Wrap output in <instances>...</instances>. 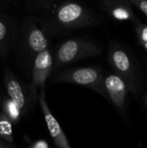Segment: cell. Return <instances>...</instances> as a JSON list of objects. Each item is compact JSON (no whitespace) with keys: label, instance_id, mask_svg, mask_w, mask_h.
<instances>
[{"label":"cell","instance_id":"11","mask_svg":"<svg viewBox=\"0 0 147 148\" xmlns=\"http://www.w3.org/2000/svg\"><path fill=\"white\" fill-rule=\"evenodd\" d=\"M12 37L11 21L0 15V53H5Z\"/></svg>","mask_w":147,"mask_h":148},{"label":"cell","instance_id":"8","mask_svg":"<svg viewBox=\"0 0 147 148\" xmlns=\"http://www.w3.org/2000/svg\"><path fill=\"white\" fill-rule=\"evenodd\" d=\"M104 86L107 99L120 110H124L127 93L130 92L127 83L115 73L108 74L104 78Z\"/></svg>","mask_w":147,"mask_h":148},{"label":"cell","instance_id":"14","mask_svg":"<svg viewBox=\"0 0 147 148\" xmlns=\"http://www.w3.org/2000/svg\"><path fill=\"white\" fill-rule=\"evenodd\" d=\"M135 31L136 36L140 45L147 42V24L139 23L136 20L135 22Z\"/></svg>","mask_w":147,"mask_h":148},{"label":"cell","instance_id":"17","mask_svg":"<svg viewBox=\"0 0 147 148\" xmlns=\"http://www.w3.org/2000/svg\"><path fill=\"white\" fill-rule=\"evenodd\" d=\"M5 141H3V140H0V148H16L15 147H13V146H9V145H7L6 143H4Z\"/></svg>","mask_w":147,"mask_h":148},{"label":"cell","instance_id":"5","mask_svg":"<svg viewBox=\"0 0 147 148\" xmlns=\"http://www.w3.org/2000/svg\"><path fill=\"white\" fill-rule=\"evenodd\" d=\"M54 70V58L49 49H46L36 56L32 68V81L29 86L30 98L36 101L37 88L44 86L46 80Z\"/></svg>","mask_w":147,"mask_h":148},{"label":"cell","instance_id":"13","mask_svg":"<svg viewBox=\"0 0 147 148\" xmlns=\"http://www.w3.org/2000/svg\"><path fill=\"white\" fill-rule=\"evenodd\" d=\"M0 140L7 142L13 143V123L2 113L0 114Z\"/></svg>","mask_w":147,"mask_h":148},{"label":"cell","instance_id":"6","mask_svg":"<svg viewBox=\"0 0 147 148\" xmlns=\"http://www.w3.org/2000/svg\"><path fill=\"white\" fill-rule=\"evenodd\" d=\"M23 32V43L30 55L36 57L39 53L49 49V39L47 35L42 29L37 25L35 18L29 17L24 22Z\"/></svg>","mask_w":147,"mask_h":148},{"label":"cell","instance_id":"12","mask_svg":"<svg viewBox=\"0 0 147 148\" xmlns=\"http://www.w3.org/2000/svg\"><path fill=\"white\" fill-rule=\"evenodd\" d=\"M1 111L13 124H16L23 114L18 107L9 98V96H3L1 101Z\"/></svg>","mask_w":147,"mask_h":148},{"label":"cell","instance_id":"4","mask_svg":"<svg viewBox=\"0 0 147 148\" xmlns=\"http://www.w3.org/2000/svg\"><path fill=\"white\" fill-rule=\"evenodd\" d=\"M108 61L115 74L127 83L130 92L137 93V75L134 64L127 51L117 43H111L108 51Z\"/></svg>","mask_w":147,"mask_h":148},{"label":"cell","instance_id":"16","mask_svg":"<svg viewBox=\"0 0 147 148\" xmlns=\"http://www.w3.org/2000/svg\"><path fill=\"white\" fill-rule=\"evenodd\" d=\"M31 148H48V147H47L46 143H44L42 141H40V142H37V143L34 144Z\"/></svg>","mask_w":147,"mask_h":148},{"label":"cell","instance_id":"10","mask_svg":"<svg viewBox=\"0 0 147 148\" xmlns=\"http://www.w3.org/2000/svg\"><path fill=\"white\" fill-rule=\"evenodd\" d=\"M101 4L108 16L117 21L126 22L135 20L133 4L130 0H105Z\"/></svg>","mask_w":147,"mask_h":148},{"label":"cell","instance_id":"15","mask_svg":"<svg viewBox=\"0 0 147 148\" xmlns=\"http://www.w3.org/2000/svg\"><path fill=\"white\" fill-rule=\"evenodd\" d=\"M132 4L137 7L147 17V0H130Z\"/></svg>","mask_w":147,"mask_h":148},{"label":"cell","instance_id":"19","mask_svg":"<svg viewBox=\"0 0 147 148\" xmlns=\"http://www.w3.org/2000/svg\"><path fill=\"white\" fill-rule=\"evenodd\" d=\"M145 103H146V106L147 108V95L146 96V98H145Z\"/></svg>","mask_w":147,"mask_h":148},{"label":"cell","instance_id":"3","mask_svg":"<svg viewBox=\"0 0 147 148\" xmlns=\"http://www.w3.org/2000/svg\"><path fill=\"white\" fill-rule=\"evenodd\" d=\"M104 78L105 76L103 75L102 69L94 66L62 69L54 75L52 82L58 83H71L87 87L107 99L104 86Z\"/></svg>","mask_w":147,"mask_h":148},{"label":"cell","instance_id":"2","mask_svg":"<svg viewBox=\"0 0 147 148\" xmlns=\"http://www.w3.org/2000/svg\"><path fill=\"white\" fill-rule=\"evenodd\" d=\"M101 52V46L94 41L81 37L68 39L62 42L55 50L53 72L55 74L67 65L99 56Z\"/></svg>","mask_w":147,"mask_h":148},{"label":"cell","instance_id":"9","mask_svg":"<svg viewBox=\"0 0 147 148\" xmlns=\"http://www.w3.org/2000/svg\"><path fill=\"white\" fill-rule=\"evenodd\" d=\"M3 82L9 98L18 107L22 114L25 113L28 106L26 91L18 78L8 69L3 73Z\"/></svg>","mask_w":147,"mask_h":148},{"label":"cell","instance_id":"1","mask_svg":"<svg viewBox=\"0 0 147 148\" xmlns=\"http://www.w3.org/2000/svg\"><path fill=\"white\" fill-rule=\"evenodd\" d=\"M100 22L98 15L87 5L79 2L67 1L55 5L41 23L46 35L55 36L94 26Z\"/></svg>","mask_w":147,"mask_h":148},{"label":"cell","instance_id":"18","mask_svg":"<svg viewBox=\"0 0 147 148\" xmlns=\"http://www.w3.org/2000/svg\"><path fill=\"white\" fill-rule=\"evenodd\" d=\"M141 46H142V47L144 48V49H145V50H146V51L147 52V42H146V43H144V44H142Z\"/></svg>","mask_w":147,"mask_h":148},{"label":"cell","instance_id":"7","mask_svg":"<svg viewBox=\"0 0 147 148\" xmlns=\"http://www.w3.org/2000/svg\"><path fill=\"white\" fill-rule=\"evenodd\" d=\"M38 100H39V103H40V106H41V108L44 116L45 122L47 124V127L49 129L50 136L53 139L55 144L58 147V148H71L62 128L61 127L59 122L57 121L54 114L51 113L47 104L44 86L41 87Z\"/></svg>","mask_w":147,"mask_h":148}]
</instances>
